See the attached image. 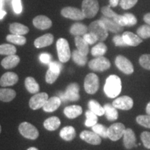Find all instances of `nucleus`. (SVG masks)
I'll return each mask as SVG.
<instances>
[{
    "label": "nucleus",
    "mask_w": 150,
    "mask_h": 150,
    "mask_svg": "<svg viewBox=\"0 0 150 150\" xmlns=\"http://www.w3.org/2000/svg\"><path fill=\"white\" fill-rule=\"evenodd\" d=\"M104 93L110 98H115L121 93L122 82L117 75H110L106 79L104 85Z\"/></svg>",
    "instance_id": "f257e3e1"
},
{
    "label": "nucleus",
    "mask_w": 150,
    "mask_h": 150,
    "mask_svg": "<svg viewBox=\"0 0 150 150\" xmlns=\"http://www.w3.org/2000/svg\"><path fill=\"white\" fill-rule=\"evenodd\" d=\"M56 49H57L59 59L61 63H66L70 60L71 52L68 42L66 39H59L56 42Z\"/></svg>",
    "instance_id": "f03ea898"
},
{
    "label": "nucleus",
    "mask_w": 150,
    "mask_h": 150,
    "mask_svg": "<svg viewBox=\"0 0 150 150\" xmlns=\"http://www.w3.org/2000/svg\"><path fill=\"white\" fill-rule=\"evenodd\" d=\"M88 31L89 32L96 35L98 40L100 42L106 40L108 35V30L106 29L104 24L100 20L92 22L88 27Z\"/></svg>",
    "instance_id": "7ed1b4c3"
},
{
    "label": "nucleus",
    "mask_w": 150,
    "mask_h": 150,
    "mask_svg": "<svg viewBox=\"0 0 150 150\" xmlns=\"http://www.w3.org/2000/svg\"><path fill=\"white\" fill-rule=\"evenodd\" d=\"M82 11L86 18H93L99 11V3L97 0H83Z\"/></svg>",
    "instance_id": "20e7f679"
},
{
    "label": "nucleus",
    "mask_w": 150,
    "mask_h": 150,
    "mask_svg": "<svg viewBox=\"0 0 150 150\" xmlns=\"http://www.w3.org/2000/svg\"><path fill=\"white\" fill-rule=\"evenodd\" d=\"M19 131L22 136L30 140L37 139L39 136L38 129L33 125L27 122L20 124L19 126Z\"/></svg>",
    "instance_id": "39448f33"
},
{
    "label": "nucleus",
    "mask_w": 150,
    "mask_h": 150,
    "mask_svg": "<svg viewBox=\"0 0 150 150\" xmlns=\"http://www.w3.org/2000/svg\"><path fill=\"white\" fill-rule=\"evenodd\" d=\"M99 86V78L94 73H90L86 76L84 80V88L87 93L95 94L98 91Z\"/></svg>",
    "instance_id": "423d86ee"
},
{
    "label": "nucleus",
    "mask_w": 150,
    "mask_h": 150,
    "mask_svg": "<svg viewBox=\"0 0 150 150\" xmlns=\"http://www.w3.org/2000/svg\"><path fill=\"white\" fill-rule=\"evenodd\" d=\"M88 66L92 70L103 72L110 68V63L109 60L104 56H99L91 60L88 63Z\"/></svg>",
    "instance_id": "0eeeda50"
},
{
    "label": "nucleus",
    "mask_w": 150,
    "mask_h": 150,
    "mask_svg": "<svg viewBox=\"0 0 150 150\" xmlns=\"http://www.w3.org/2000/svg\"><path fill=\"white\" fill-rule=\"evenodd\" d=\"M126 128L122 123H115L108 128V138L112 141H117L123 136Z\"/></svg>",
    "instance_id": "6e6552de"
},
{
    "label": "nucleus",
    "mask_w": 150,
    "mask_h": 150,
    "mask_svg": "<svg viewBox=\"0 0 150 150\" xmlns=\"http://www.w3.org/2000/svg\"><path fill=\"white\" fill-rule=\"evenodd\" d=\"M115 65L122 71L123 73L126 74H131L134 72V69L133 64L128 59L123 56H117L115 59Z\"/></svg>",
    "instance_id": "1a4fd4ad"
},
{
    "label": "nucleus",
    "mask_w": 150,
    "mask_h": 150,
    "mask_svg": "<svg viewBox=\"0 0 150 150\" xmlns=\"http://www.w3.org/2000/svg\"><path fill=\"white\" fill-rule=\"evenodd\" d=\"M48 99V95L46 93H36L29 100V106L31 109L37 110L42 108Z\"/></svg>",
    "instance_id": "9d476101"
},
{
    "label": "nucleus",
    "mask_w": 150,
    "mask_h": 150,
    "mask_svg": "<svg viewBox=\"0 0 150 150\" xmlns=\"http://www.w3.org/2000/svg\"><path fill=\"white\" fill-rule=\"evenodd\" d=\"M61 15L66 18L74 20H82L85 18L83 11L74 7L67 6L62 9Z\"/></svg>",
    "instance_id": "9b49d317"
},
{
    "label": "nucleus",
    "mask_w": 150,
    "mask_h": 150,
    "mask_svg": "<svg viewBox=\"0 0 150 150\" xmlns=\"http://www.w3.org/2000/svg\"><path fill=\"white\" fill-rule=\"evenodd\" d=\"M112 106L121 110H129L134 106V101L129 96H122L113 101Z\"/></svg>",
    "instance_id": "f8f14e48"
},
{
    "label": "nucleus",
    "mask_w": 150,
    "mask_h": 150,
    "mask_svg": "<svg viewBox=\"0 0 150 150\" xmlns=\"http://www.w3.org/2000/svg\"><path fill=\"white\" fill-rule=\"evenodd\" d=\"M80 138L85 142L93 145H100L102 142L100 136L94 131H83L80 134Z\"/></svg>",
    "instance_id": "ddd939ff"
},
{
    "label": "nucleus",
    "mask_w": 150,
    "mask_h": 150,
    "mask_svg": "<svg viewBox=\"0 0 150 150\" xmlns=\"http://www.w3.org/2000/svg\"><path fill=\"white\" fill-rule=\"evenodd\" d=\"M100 20L104 24L105 27L108 30V31H109L110 32L118 33L123 31L122 26L120 25L119 24H117L115 20H113L111 18H108L104 16L101 18Z\"/></svg>",
    "instance_id": "4468645a"
},
{
    "label": "nucleus",
    "mask_w": 150,
    "mask_h": 150,
    "mask_svg": "<svg viewBox=\"0 0 150 150\" xmlns=\"http://www.w3.org/2000/svg\"><path fill=\"white\" fill-rule=\"evenodd\" d=\"M79 86L76 83H70L67 87L66 91L65 92V96H66L67 100L71 102H75L79 99Z\"/></svg>",
    "instance_id": "2eb2a0df"
},
{
    "label": "nucleus",
    "mask_w": 150,
    "mask_h": 150,
    "mask_svg": "<svg viewBox=\"0 0 150 150\" xmlns=\"http://www.w3.org/2000/svg\"><path fill=\"white\" fill-rule=\"evenodd\" d=\"M136 138L134 131L131 129H126L123 135V142L125 147L131 149L136 146Z\"/></svg>",
    "instance_id": "dca6fc26"
},
{
    "label": "nucleus",
    "mask_w": 150,
    "mask_h": 150,
    "mask_svg": "<svg viewBox=\"0 0 150 150\" xmlns=\"http://www.w3.org/2000/svg\"><path fill=\"white\" fill-rule=\"evenodd\" d=\"M33 24L35 27L41 30L50 29L52 25V20L45 16H36L33 19Z\"/></svg>",
    "instance_id": "f3484780"
},
{
    "label": "nucleus",
    "mask_w": 150,
    "mask_h": 150,
    "mask_svg": "<svg viewBox=\"0 0 150 150\" xmlns=\"http://www.w3.org/2000/svg\"><path fill=\"white\" fill-rule=\"evenodd\" d=\"M18 76L16 73L12 72H6L0 79V85L2 87L13 86L18 81Z\"/></svg>",
    "instance_id": "a211bd4d"
},
{
    "label": "nucleus",
    "mask_w": 150,
    "mask_h": 150,
    "mask_svg": "<svg viewBox=\"0 0 150 150\" xmlns=\"http://www.w3.org/2000/svg\"><path fill=\"white\" fill-rule=\"evenodd\" d=\"M122 35L124 41L127 46L136 47L142 42V39L141 38L138 36V35L129 32V31H126Z\"/></svg>",
    "instance_id": "6ab92c4d"
},
{
    "label": "nucleus",
    "mask_w": 150,
    "mask_h": 150,
    "mask_svg": "<svg viewBox=\"0 0 150 150\" xmlns=\"http://www.w3.org/2000/svg\"><path fill=\"white\" fill-rule=\"evenodd\" d=\"M54 42V36L51 33H47L38 38L34 41V45L36 48H42L50 46Z\"/></svg>",
    "instance_id": "aec40b11"
},
{
    "label": "nucleus",
    "mask_w": 150,
    "mask_h": 150,
    "mask_svg": "<svg viewBox=\"0 0 150 150\" xmlns=\"http://www.w3.org/2000/svg\"><path fill=\"white\" fill-rule=\"evenodd\" d=\"M61 104V100L59 97H52L47 99L45 104L42 107L43 110L47 112H54L59 107Z\"/></svg>",
    "instance_id": "412c9836"
},
{
    "label": "nucleus",
    "mask_w": 150,
    "mask_h": 150,
    "mask_svg": "<svg viewBox=\"0 0 150 150\" xmlns=\"http://www.w3.org/2000/svg\"><path fill=\"white\" fill-rule=\"evenodd\" d=\"M20 57L18 56L13 54L6 56L1 62V65L5 69H11L16 67L20 63Z\"/></svg>",
    "instance_id": "4be33fe9"
},
{
    "label": "nucleus",
    "mask_w": 150,
    "mask_h": 150,
    "mask_svg": "<svg viewBox=\"0 0 150 150\" xmlns=\"http://www.w3.org/2000/svg\"><path fill=\"white\" fill-rule=\"evenodd\" d=\"M82 108L78 105H72V106H69L65 108L64 114L67 117L70 118V119H74V118L77 117L78 116L81 115Z\"/></svg>",
    "instance_id": "5701e85b"
},
{
    "label": "nucleus",
    "mask_w": 150,
    "mask_h": 150,
    "mask_svg": "<svg viewBox=\"0 0 150 150\" xmlns=\"http://www.w3.org/2000/svg\"><path fill=\"white\" fill-rule=\"evenodd\" d=\"M60 136L62 139L66 141H72L76 136V131L73 127H65L60 131Z\"/></svg>",
    "instance_id": "b1692460"
},
{
    "label": "nucleus",
    "mask_w": 150,
    "mask_h": 150,
    "mask_svg": "<svg viewBox=\"0 0 150 150\" xmlns=\"http://www.w3.org/2000/svg\"><path fill=\"white\" fill-rule=\"evenodd\" d=\"M74 41L76 47H77V50L81 54H83V55L87 56L89 52V47L88 42L84 40L83 38L81 36H76Z\"/></svg>",
    "instance_id": "393cba45"
},
{
    "label": "nucleus",
    "mask_w": 150,
    "mask_h": 150,
    "mask_svg": "<svg viewBox=\"0 0 150 150\" xmlns=\"http://www.w3.org/2000/svg\"><path fill=\"white\" fill-rule=\"evenodd\" d=\"M105 115L109 121L116 120L118 117V112L117 108L114 107L112 104H106L104 106Z\"/></svg>",
    "instance_id": "a878e982"
},
{
    "label": "nucleus",
    "mask_w": 150,
    "mask_h": 150,
    "mask_svg": "<svg viewBox=\"0 0 150 150\" xmlns=\"http://www.w3.org/2000/svg\"><path fill=\"white\" fill-rule=\"evenodd\" d=\"M9 29H10V31L13 34L21 35L27 34L29 31V28L27 27H26V26H24L22 24L17 23V22L11 24Z\"/></svg>",
    "instance_id": "bb28decb"
},
{
    "label": "nucleus",
    "mask_w": 150,
    "mask_h": 150,
    "mask_svg": "<svg viewBox=\"0 0 150 150\" xmlns=\"http://www.w3.org/2000/svg\"><path fill=\"white\" fill-rule=\"evenodd\" d=\"M16 96L14 90L9 88H0V100L4 102L12 101Z\"/></svg>",
    "instance_id": "cd10ccee"
},
{
    "label": "nucleus",
    "mask_w": 150,
    "mask_h": 150,
    "mask_svg": "<svg viewBox=\"0 0 150 150\" xmlns=\"http://www.w3.org/2000/svg\"><path fill=\"white\" fill-rule=\"evenodd\" d=\"M88 27L83 24L75 23L70 28V33L75 36H81L87 33Z\"/></svg>",
    "instance_id": "c85d7f7f"
},
{
    "label": "nucleus",
    "mask_w": 150,
    "mask_h": 150,
    "mask_svg": "<svg viewBox=\"0 0 150 150\" xmlns=\"http://www.w3.org/2000/svg\"><path fill=\"white\" fill-rule=\"evenodd\" d=\"M61 125V120L57 117H51L47 118L44 122V127L47 130L49 131H55Z\"/></svg>",
    "instance_id": "c756f323"
},
{
    "label": "nucleus",
    "mask_w": 150,
    "mask_h": 150,
    "mask_svg": "<svg viewBox=\"0 0 150 150\" xmlns=\"http://www.w3.org/2000/svg\"><path fill=\"white\" fill-rule=\"evenodd\" d=\"M25 87L30 93L36 94L38 93L40 87L38 83L35 81L34 78L29 76L25 79Z\"/></svg>",
    "instance_id": "7c9ffc66"
},
{
    "label": "nucleus",
    "mask_w": 150,
    "mask_h": 150,
    "mask_svg": "<svg viewBox=\"0 0 150 150\" xmlns=\"http://www.w3.org/2000/svg\"><path fill=\"white\" fill-rule=\"evenodd\" d=\"M106 51H107V47L104 43L100 42L92 48L91 54L93 56L99 57V56H104Z\"/></svg>",
    "instance_id": "2f4dec72"
},
{
    "label": "nucleus",
    "mask_w": 150,
    "mask_h": 150,
    "mask_svg": "<svg viewBox=\"0 0 150 150\" xmlns=\"http://www.w3.org/2000/svg\"><path fill=\"white\" fill-rule=\"evenodd\" d=\"M88 107L91 111L98 116H102L105 113L104 108L97 101L92 99L88 102Z\"/></svg>",
    "instance_id": "473e14b6"
},
{
    "label": "nucleus",
    "mask_w": 150,
    "mask_h": 150,
    "mask_svg": "<svg viewBox=\"0 0 150 150\" xmlns=\"http://www.w3.org/2000/svg\"><path fill=\"white\" fill-rule=\"evenodd\" d=\"M6 40L13 44L18 45H24L27 42V39L25 37L21 35L11 34L6 36Z\"/></svg>",
    "instance_id": "72a5a7b5"
},
{
    "label": "nucleus",
    "mask_w": 150,
    "mask_h": 150,
    "mask_svg": "<svg viewBox=\"0 0 150 150\" xmlns=\"http://www.w3.org/2000/svg\"><path fill=\"white\" fill-rule=\"evenodd\" d=\"M72 59L75 63L80 65V66H83L87 63L88 59L87 56L81 54L79 50H74L72 53Z\"/></svg>",
    "instance_id": "f704fd0d"
},
{
    "label": "nucleus",
    "mask_w": 150,
    "mask_h": 150,
    "mask_svg": "<svg viewBox=\"0 0 150 150\" xmlns=\"http://www.w3.org/2000/svg\"><path fill=\"white\" fill-rule=\"evenodd\" d=\"M86 120L85 122V125L86 127H92L97 123V115L94 113L91 110H87L86 112Z\"/></svg>",
    "instance_id": "c9c22d12"
},
{
    "label": "nucleus",
    "mask_w": 150,
    "mask_h": 150,
    "mask_svg": "<svg viewBox=\"0 0 150 150\" xmlns=\"http://www.w3.org/2000/svg\"><path fill=\"white\" fill-rule=\"evenodd\" d=\"M16 48L14 45L9 44H2L0 45V54L1 55H13L16 53Z\"/></svg>",
    "instance_id": "e433bc0d"
},
{
    "label": "nucleus",
    "mask_w": 150,
    "mask_h": 150,
    "mask_svg": "<svg viewBox=\"0 0 150 150\" xmlns=\"http://www.w3.org/2000/svg\"><path fill=\"white\" fill-rule=\"evenodd\" d=\"M93 127V131L104 138H108V128L100 124H96Z\"/></svg>",
    "instance_id": "4c0bfd02"
},
{
    "label": "nucleus",
    "mask_w": 150,
    "mask_h": 150,
    "mask_svg": "<svg viewBox=\"0 0 150 150\" xmlns=\"http://www.w3.org/2000/svg\"><path fill=\"white\" fill-rule=\"evenodd\" d=\"M137 35L142 39H147L150 38V25L145 24L137 29Z\"/></svg>",
    "instance_id": "58836bf2"
},
{
    "label": "nucleus",
    "mask_w": 150,
    "mask_h": 150,
    "mask_svg": "<svg viewBox=\"0 0 150 150\" xmlns=\"http://www.w3.org/2000/svg\"><path fill=\"white\" fill-rule=\"evenodd\" d=\"M136 122L141 126L150 129V115H139L136 117Z\"/></svg>",
    "instance_id": "ea45409f"
},
{
    "label": "nucleus",
    "mask_w": 150,
    "mask_h": 150,
    "mask_svg": "<svg viewBox=\"0 0 150 150\" xmlns=\"http://www.w3.org/2000/svg\"><path fill=\"white\" fill-rule=\"evenodd\" d=\"M60 73H56L54 72L53 71L49 69L47 72L46 76H45V80L46 82L49 84H52L56 81V80L57 79V78L59 77Z\"/></svg>",
    "instance_id": "a19ab883"
},
{
    "label": "nucleus",
    "mask_w": 150,
    "mask_h": 150,
    "mask_svg": "<svg viewBox=\"0 0 150 150\" xmlns=\"http://www.w3.org/2000/svg\"><path fill=\"white\" fill-rule=\"evenodd\" d=\"M140 65L146 69L150 70V54H143L140 57L139 59Z\"/></svg>",
    "instance_id": "79ce46f5"
},
{
    "label": "nucleus",
    "mask_w": 150,
    "mask_h": 150,
    "mask_svg": "<svg viewBox=\"0 0 150 150\" xmlns=\"http://www.w3.org/2000/svg\"><path fill=\"white\" fill-rule=\"evenodd\" d=\"M123 16L126 26H133L137 23V19L134 15L131 13H125Z\"/></svg>",
    "instance_id": "37998d69"
},
{
    "label": "nucleus",
    "mask_w": 150,
    "mask_h": 150,
    "mask_svg": "<svg viewBox=\"0 0 150 150\" xmlns=\"http://www.w3.org/2000/svg\"><path fill=\"white\" fill-rule=\"evenodd\" d=\"M102 13L104 15V16L106 17V18H111L112 20H114L116 17L117 16V13H115L113 11L111 10L110 6H104L102 8Z\"/></svg>",
    "instance_id": "c03bdc74"
},
{
    "label": "nucleus",
    "mask_w": 150,
    "mask_h": 150,
    "mask_svg": "<svg viewBox=\"0 0 150 150\" xmlns=\"http://www.w3.org/2000/svg\"><path fill=\"white\" fill-rule=\"evenodd\" d=\"M137 2H138V0H121L120 5L123 9L127 10L134 7Z\"/></svg>",
    "instance_id": "a18cd8bd"
},
{
    "label": "nucleus",
    "mask_w": 150,
    "mask_h": 150,
    "mask_svg": "<svg viewBox=\"0 0 150 150\" xmlns=\"http://www.w3.org/2000/svg\"><path fill=\"white\" fill-rule=\"evenodd\" d=\"M140 138L144 146L147 149H150V132L143 131L140 135Z\"/></svg>",
    "instance_id": "49530a36"
},
{
    "label": "nucleus",
    "mask_w": 150,
    "mask_h": 150,
    "mask_svg": "<svg viewBox=\"0 0 150 150\" xmlns=\"http://www.w3.org/2000/svg\"><path fill=\"white\" fill-rule=\"evenodd\" d=\"M83 38L88 45H93L95 44L97 41H98V39H97L96 35L91 32L86 33L85 35H83Z\"/></svg>",
    "instance_id": "de8ad7c7"
},
{
    "label": "nucleus",
    "mask_w": 150,
    "mask_h": 150,
    "mask_svg": "<svg viewBox=\"0 0 150 150\" xmlns=\"http://www.w3.org/2000/svg\"><path fill=\"white\" fill-rule=\"evenodd\" d=\"M112 40H113V42L115 43L116 46H119V47L127 46L126 43H125V41H124L122 35H115V36L113 37V38H112Z\"/></svg>",
    "instance_id": "09e8293b"
},
{
    "label": "nucleus",
    "mask_w": 150,
    "mask_h": 150,
    "mask_svg": "<svg viewBox=\"0 0 150 150\" xmlns=\"http://www.w3.org/2000/svg\"><path fill=\"white\" fill-rule=\"evenodd\" d=\"M50 69L54 72L60 73L62 69V65L58 62H51L50 63Z\"/></svg>",
    "instance_id": "8fccbe9b"
},
{
    "label": "nucleus",
    "mask_w": 150,
    "mask_h": 150,
    "mask_svg": "<svg viewBox=\"0 0 150 150\" xmlns=\"http://www.w3.org/2000/svg\"><path fill=\"white\" fill-rule=\"evenodd\" d=\"M13 7L16 13H20L22 10L21 0H13Z\"/></svg>",
    "instance_id": "3c124183"
},
{
    "label": "nucleus",
    "mask_w": 150,
    "mask_h": 150,
    "mask_svg": "<svg viewBox=\"0 0 150 150\" xmlns=\"http://www.w3.org/2000/svg\"><path fill=\"white\" fill-rule=\"evenodd\" d=\"M39 59H40V61L45 64H50L51 63L52 56L50 54L43 53L40 54Z\"/></svg>",
    "instance_id": "603ef678"
},
{
    "label": "nucleus",
    "mask_w": 150,
    "mask_h": 150,
    "mask_svg": "<svg viewBox=\"0 0 150 150\" xmlns=\"http://www.w3.org/2000/svg\"><path fill=\"white\" fill-rule=\"evenodd\" d=\"M2 5H3V0H0V19H2L4 16L6 14V11H4L2 9Z\"/></svg>",
    "instance_id": "864d4df0"
},
{
    "label": "nucleus",
    "mask_w": 150,
    "mask_h": 150,
    "mask_svg": "<svg viewBox=\"0 0 150 150\" xmlns=\"http://www.w3.org/2000/svg\"><path fill=\"white\" fill-rule=\"evenodd\" d=\"M59 97L60 98V99H61V102H67V101H68V100H67L66 96H65V93H60Z\"/></svg>",
    "instance_id": "5fc2aeb1"
},
{
    "label": "nucleus",
    "mask_w": 150,
    "mask_h": 150,
    "mask_svg": "<svg viewBox=\"0 0 150 150\" xmlns=\"http://www.w3.org/2000/svg\"><path fill=\"white\" fill-rule=\"evenodd\" d=\"M144 21H145L147 24L150 25V13H147L144 16Z\"/></svg>",
    "instance_id": "6e6d98bb"
},
{
    "label": "nucleus",
    "mask_w": 150,
    "mask_h": 150,
    "mask_svg": "<svg viewBox=\"0 0 150 150\" xmlns=\"http://www.w3.org/2000/svg\"><path fill=\"white\" fill-rule=\"evenodd\" d=\"M119 0H110V6L115 7L118 5Z\"/></svg>",
    "instance_id": "4d7b16f0"
},
{
    "label": "nucleus",
    "mask_w": 150,
    "mask_h": 150,
    "mask_svg": "<svg viewBox=\"0 0 150 150\" xmlns=\"http://www.w3.org/2000/svg\"><path fill=\"white\" fill-rule=\"evenodd\" d=\"M146 112L147 113V115H150V102L148 103L147 106H146Z\"/></svg>",
    "instance_id": "13d9d810"
},
{
    "label": "nucleus",
    "mask_w": 150,
    "mask_h": 150,
    "mask_svg": "<svg viewBox=\"0 0 150 150\" xmlns=\"http://www.w3.org/2000/svg\"><path fill=\"white\" fill-rule=\"evenodd\" d=\"M27 150H38V149L36 147H29V149H28Z\"/></svg>",
    "instance_id": "bf43d9fd"
},
{
    "label": "nucleus",
    "mask_w": 150,
    "mask_h": 150,
    "mask_svg": "<svg viewBox=\"0 0 150 150\" xmlns=\"http://www.w3.org/2000/svg\"><path fill=\"white\" fill-rule=\"evenodd\" d=\"M1 125H0V133H1Z\"/></svg>",
    "instance_id": "052dcab7"
}]
</instances>
